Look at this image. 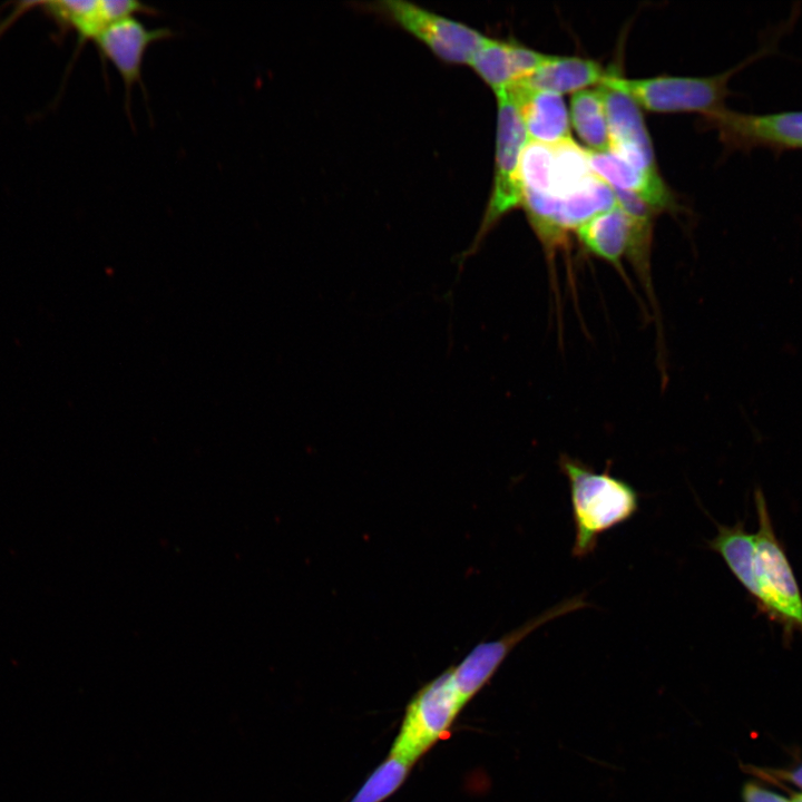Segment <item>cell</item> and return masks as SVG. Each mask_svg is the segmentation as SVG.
Masks as SVG:
<instances>
[{
  "label": "cell",
  "instance_id": "17",
  "mask_svg": "<svg viewBox=\"0 0 802 802\" xmlns=\"http://www.w3.org/2000/svg\"><path fill=\"white\" fill-rule=\"evenodd\" d=\"M571 124L590 151L609 150L608 124L600 87L576 91L570 101Z\"/></svg>",
  "mask_w": 802,
  "mask_h": 802
},
{
  "label": "cell",
  "instance_id": "14",
  "mask_svg": "<svg viewBox=\"0 0 802 802\" xmlns=\"http://www.w3.org/2000/svg\"><path fill=\"white\" fill-rule=\"evenodd\" d=\"M608 74L609 69L589 58L550 55L542 66L515 85L560 95L600 85Z\"/></svg>",
  "mask_w": 802,
  "mask_h": 802
},
{
  "label": "cell",
  "instance_id": "2",
  "mask_svg": "<svg viewBox=\"0 0 802 802\" xmlns=\"http://www.w3.org/2000/svg\"><path fill=\"white\" fill-rule=\"evenodd\" d=\"M754 502L759 525L754 534V603L759 613L782 627L788 642L794 633L802 634V595L761 489L754 491Z\"/></svg>",
  "mask_w": 802,
  "mask_h": 802
},
{
  "label": "cell",
  "instance_id": "18",
  "mask_svg": "<svg viewBox=\"0 0 802 802\" xmlns=\"http://www.w3.org/2000/svg\"><path fill=\"white\" fill-rule=\"evenodd\" d=\"M594 174L588 150L571 138L552 145L550 195L565 197L580 188Z\"/></svg>",
  "mask_w": 802,
  "mask_h": 802
},
{
  "label": "cell",
  "instance_id": "5",
  "mask_svg": "<svg viewBox=\"0 0 802 802\" xmlns=\"http://www.w3.org/2000/svg\"><path fill=\"white\" fill-rule=\"evenodd\" d=\"M373 10L417 38L448 63L469 65L487 37L464 23L403 0L379 1L373 3Z\"/></svg>",
  "mask_w": 802,
  "mask_h": 802
},
{
  "label": "cell",
  "instance_id": "19",
  "mask_svg": "<svg viewBox=\"0 0 802 802\" xmlns=\"http://www.w3.org/2000/svg\"><path fill=\"white\" fill-rule=\"evenodd\" d=\"M469 66L495 94L514 86L517 81L508 40L486 37L483 43L473 53Z\"/></svg>",
  "mask_w": 802,
  "mask_h": 802
},
{
  "label": "cell",
  "instance_id": "24",
  "mask_svg": "<svg viewBox=\"0 0 802 802\" xmlns=\"http://www.w3.org/2000/svg\"><path fill=\"white\" fill-rule=\"evenodd\" d=\"M790 800L791 802H802V793L793 794Z\"/></svg>",
  "mask_w": 802,
  "mask_h": 802
},
{
  "label": "cell",
  "instance_id": "16",
  "mask_svg": "<svg viewBox=\"0 0 802 802\" xmlns=\"http://www.w3.org/2000/svg\"><path fill=\"white\" fill-rule=\"evenodd\" d=\"M707 547L723 558L733 576L755 600L754 534L747 532L742 521L733 526L717 525V534L707 541Z\"/></svg>",
  "mask_w": 802,
  "mask_h": 802
},
{
  "label": "cell",
  "instance_id": "23",
  "mask_svg": "<svg viewBox=\"0 0 802 802\" xmlns=\"http://www.w3.org/2000/svg\"><path fill=\"white\" fill-rule=\"evenodd\" d=\"M742 799L743 802H791L790 799L753 781L743 785Z\"/></svg>",
  "mask_w": 802,
  "mask_h": 802
},
{
  "label": "cell",
  "instance_id": "7",
  "mask_svg": "<svg viewBox=\"0 0 802 802\" xmlns=\"http://www.w3.org/2000/svg\"><path fill=\"white\" fill-rule=\"evenodd\" d=\"M707 118L728 150L766 148L782 153L802 149V110L755 115L725 107Z\"/></svg>",
  "mask_w": 802,
  "mask_h": 802
},
{
  "label": "cell",
  "instance_id": "10",
  "mask_svg": "<svg viewBox=\"0 0 802 802\" xmlns=\"http://www.w3.org/2000/svg\"><path fill=\"white\" fill-rule=\"evenodd\" d=\"M45 9L80 38L92 40L117 21L148 12V6L136 0H58L46 2Z\"/></svg>",
  "mask_w": 802,
  "mask_h": 802
},
{
  "label": "cell",
  "instance_id": "20",
  "mask_svg": "<svg viewBox=\"0 0 802 802\" xmlns=\"http://www.w3.org/2000/svg\"><path fill=\"white\" fill-rule=\"evenodd\" d=\"M551 162L552 146L528 139L520 159L522 192L550 195Z\"/></svg>",
  "mask_w": 802,
  "mask_h": 802
},
{
  "label": "cell",
  "instance_id": "21",
  "mask_svg": "<svg viewBox=\"0 0 802 802\" xmlns=\"http://www.w3.org/2000/svg\"><path fill=\"white\" fill-rule=\"evenodd\" d=\"M411 764L389 755L372 773L351 802H380L403 782Z\"/></svg>",
  "mask_w": 802,
  "mask_h": 802
},
{
  "label": "cell",
  "instance_id": "8",
  "mask_svg": "<svg viewBox=\"0 0 802 802\" xmlns=\"http://www.w3.org/2000/svg\"><path fill=\"white\" fill-rule=\"evenodd\" d=\"M606 109L609 151L636 168L658 174L652 140L639 105L625 91L599 85Z\"/></svg>",
  "mask_w": 802,
  "mask_h": 802
},
{
  "label": "cell",
  "instance_id": "11",
  "mask_svg": "<svg viewBox=\"0 0 802 802\" xmlns=\"http://www.w3.org/2000/svg\"><path fill=\"white\" fill-rule=\"evenodd\" d=\"M588 153L591 170L612 188L637 196L656 212L674 207V197L659 174L640 170L609 150Z\"/></svg>",
  "mask_w": 802,
  "mask_h": 802
},
{
  "label": "cell",
  "instance_id": "1",
  "mask_svg": "<svg viewBox=\"0 0 802 802\" xmlns=\"http://www.w3.org/2000/svg\"><path fill=\"white\" fill-rule=\"evenodd\" d=\"M558 464L570 489L575 526L571 555L585 558L595 551L604 532L635 516L639 509V493L627 481L610 475L609 468L596 472L567 454L559 457Z\"/></svg>",
  "mask_w": 802,
  "mask_h": 802
},
{
  "label": "cell",
  "instance_id": "4",
  "mask_svg": "<svg viewBox=\"0 0 802 802\" xmlns=\"http://www.w3.org/2000/svg\"><path fill=\"white\" fill-rule=\"evenodd\" d=\"M770 45L724 72L707 77L657 76L627 79L614 70L602 84L628 94L639 106L656 113L697 111L711 116L723 108L732 76L770 51Z\"/></svg>",
  "mask_w": 802,
  "mask_h": 802
},
{
  "label": "cell",
  "instance_id": "13",
  "mask_svg": "<svg viewBox=\"0 0 802 802\" xmlns=\"http://www.w3.org/2000/svg\"><path fill=\"white\" fill-rule=\"evenodd\" d=\"M576 235L587 253L612 264L629 284L622 258L630 247L632 219L618 204L583 224Z\"/></svg>",
  "mask_w": 802,
  "mask_h": 802
},
{
  "label": "cell",
  "instance_id": "6",
  "mask_svg": "<svg viewBox=\"0 0 802 802\" xmlns=\"http://www.w3.org/2000/svg\"><path fill=\"white\" fill-rule=\"evenodd\" d=\"M462 706L448 669L412 700L390 754L412 764L446 732Z\"/></svg>",
  "mask_w": 802,
  "mask_h": 802
},
{
  "label": "cell",
  "instance_id": "12",
  "mask_svg": "<svg viewBox=\"0 0 802 802\" xmlns=\"http://www.w3.org/2000/svg\"><path fill=\"white\" fill-rule=\"evenodd\" d=\"M509 88L518 101L529 140L552 146L571 138L568 111L559 94L519 85Z\"/></svg>",
  "mask_w": 802,
  "mask_h": 802
},
{
  "label": "cell",
  "instance_id": "9",
  "mask_svg": "<svg viewBox=\"0 0 802 802\" xmlns=\"http://www.w3.org/2000/svg\"><path fill=\"white\" fill-rule=\"evenodd\" d=\"M168 28H147L136 17L117 21L95 38L102 58L118 71L125 86L127 108L135 85L144 87L141 70L147 49L155 42L174 37Z\"/></svg>",
  "mask_w": 802,
  "mask_h": 802
},
{
  "label": "cell",
  "instance_id": "22",
  "mask_svg": "<svg viewBox=\"0 0 802 802\" xmlns=\"http://www.w3.org/2000/svg\"><path fill=\"white\" fill-rule=\"evenodd\" d=\"M747 771H751L752 774L759 775V777L764 780L789 782L802 789V763L789 770L750 766Z\"/></svg>",
  "mask_w": 802,
  "mask_h": 802
},
{
  "label": "cell",
  "instance_id": "15",
  "mask_svg": "<svg viewBox=\"0 0 802 802\" xmlns=\"http://www.w3.org/2000/svg\"><path fill=\"white\" fill-rule=\"evenodd\" d=\"M614 193L617 204L632 219V243L626 257L655 307L651 274V251L654 216L657 212L633 194L619 189H614Z\"/></svg>",
  "mask_w": 802,
  "mask_h": 802
},
{
  "label": "cell",
  "instance_id": "3",
  "mask_svg": "<svg viewBox=\"0 0 802 802\" xmlns=\"http://www.w3.org/2000/svg\"><path fill=\"white\" fill-rule=\"evenodd\" d=\"M496 96L498 114L492 188L480 227L471 245L458 257L460 268L501 218L521 206L520 159L528 135L512 89L507 88Z\"/></svg>",
  "mask_w": 802,
  "mask_h": 802
}]
</instances>
